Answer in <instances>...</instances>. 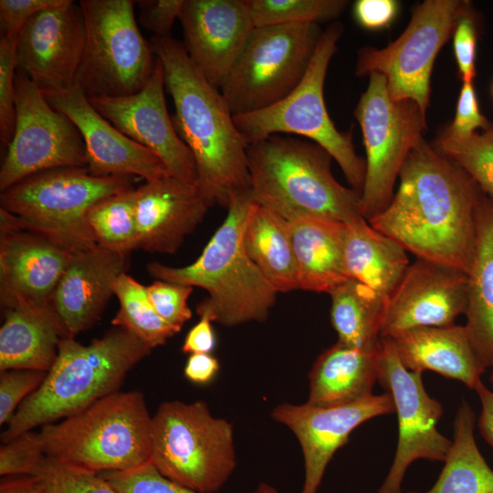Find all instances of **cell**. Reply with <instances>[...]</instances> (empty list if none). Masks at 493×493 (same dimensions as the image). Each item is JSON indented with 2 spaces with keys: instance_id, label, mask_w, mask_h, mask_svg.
<instances>
[{
  "instance_id": "obj_30",
  "label": "cell",
  "mask_w": 493,
  "mask_h": 493,
  "mask_svg": "<svg viewBox=\"0 0 493 493\" xmlns=\"http://www.w3.org/2000/svg\"><path fill=\"white\" fill-rule=\"evenodd\" d=\"M344 263L349 278L368 287L384 304L410 265L407 251L365 219L347 224Z\"/></svg>"
},
{
  "instance_id": "obj_34",
  "label": "cell",
  "mask_w": 493,
  "mask_h": 493,
  "mask_svg": "<svg viewBox=\"0 0 493 493\" xmlns=\"http://www.w3.org/2000/svg\"><path fill=\"white\" fill-rule=\"evenodd\" d=\"M114 295L120 308L111 324L130 331L152 349L164 344L181 330L160 317L151 302L146 287L126 272L118 278Z\"/></svg>"
},
{
  "instance_id": "obj_44",
  "label": "cell",
  "mask_w": 493,
  "mask_h": 493,
  "mask_svg": "<svg viewBox=\"0 0 493 493\" xmlns=\"http://www.w3.org/2000/svg\"><path fill=\"white\" fill-rule=\"evenodd\" d=\"M477 30L471 4L459 17L453 32V47L459 76L463 82L476 77Z\"/></svg>"
},
{
  "instance_id": "obj_25",
  "label": "cell",
  "mask_w": 493,
  "mask_h": 493,
  "mask_svg": "<svg viewBox=\"0 0 493 493\" xmlns=\"http://www.w3.org/2000/svg\"><path fill=\"white\" fill-rule=\"evenodd\" d=\"M390 339V338H389ZM402 364L409 371H433L475 390L486 368L461 325L421 327L391 339Z\"/></svg>"
},
{
  "instance_id": "obj_20",
  "label": "cell",
  "mask_w": 493,
  "mask_h": 493,
  "mask_svg": "<svg viewBox=\"0 0 493 493\" xmlns=\"http://www.w3.org/2000/svg\"><path fill=\"white\" fill-rule=\"evenodd\" d=\"M467 302L466 273L416 258L384 304L380 337L392 339L415 328L455 324L456 317L465 314Z\"/></svg>"
},
{
  "instance_id": "obj_43",
  "label": "cell",
  "mask_w": 493,
  "mask_h": 493,
  "mask_svg": "<svg viewBox=\"0 0 493 493\" xmlns=\"http://www.w3.org/2000/svg\"><path fill=\"white\" fill-rule=\"evenodd\" d=\"M146 288L155 310L170 325L181 330L192 318L188 299L193 287L155 280Z\"/></svg>"
},
{
  "instance_id": "obj_18",
  "label": "cell",
  "mask_w": 493,
  "mask_h": 493,
  "mask_svg": "<svg viewBox=\"0 0 493 493\" xmlns=\"http://www.w3.org/2000/svg\"><path fill=\"white\" fill-rule=\"evenodd\" d=\"M86 40L80 6L71 0L32 16L16 43V71L43 92L75 85Z\"/></svg>"
},
{
  "instance_id": "obj_14",
  "label": "cell",
  "mask_w": 493,
  "mask_h": 493,
  "mask_svg": "<svg viewBox=\"0 0 493 493\" xmlns=\"http://www.w3.org/2000/svg\"><path fill=\"white\" fill-rule=\"evenodd\" d=\"M16 125L0 170L1 192L41 172L87 168L83 137L75 123L53 108L43 91L16 71Z\"/></svg>"
},
{
  "instance_id": "obj_19",
  "label": "cell",
  "mask_w": 493,
  "mask_h": 493,
  "mask_svg": "<svg viewBox=\"0 0 493 493\" xmlns=\"http://www.w3.org/2000/svg\"><path fill=\"white\" fill-rule=\"evenodd\" d=\"M164 88L163 68L157 58L150 79L137 93L89 100L123 134L154 152L172 176L197 184L194 156L173 126L166 107Z\"/></svg>"
},
{
  "instance_id": "obj_49",
  "label": "cell",
  "mask_w": 493,
  "mask_h": 493,
  "mask_svg": "<svg viewBox=\"0 0 493 493\" xmlns=\"http://www.w3.org/2000/svg\"><path fill=\"white\" fill-rule=\"evenodd\" d=\"M216 344L215 335L212 327V321L205 318H200L187 332L182 346L184 353H211Z\"/></svg>"
},
{
  "instance_id": "obj_23",
  "label": "cell",
  "mask_w": 493,
  "mask_h": 493,
  "mask_svg": "<svg viewBox=\"0 0 493 493\" xmlns=\"http://www.w3.org/2000/svg\"><path fill=\"white\" fill-rule=\"evenodd\" d=\"M210 207L197 184L172 175L145 182L135 188L138 248L174 254Z\"/></svg>"
},
{
  "instance_id": "obj_27",
  "label": "cell",
  "mask_w": 493,
  "mask_h": 493,
  "mask_svg": "<svg viewBox=\"0 0 493 493\" xmlns=\"http://www.w3.org/2000/svg\"><path fill=\"white\" fill-rule=\"evenodd\" d=\"M476 242L467 273L465 325L484 367L493 368V198L484 194L477 214Z\"/></svg>"
},
{
  "instance_id": "obj_22",
  "label": "cell",
  "mask_w": 493,
  "mask_h": 493,
  "mask_svg": "<svg viewBox=\"0 0 493 493\" xmlns=\"http://www.w3.org/2000/svg\"><path fill=\"white\" fill-rule=\"evenodd\" d=\"M43 93L48 103L79 130L87 151V168L92 175L137 176L145 182L171 175L154 152L131 140L101 116L77 85Z\"/></svg>"
},
{
  "instance_id": "obj_15",
  "label": "cell",
  "mask_w": 493,
  "mask_h": 493,
  "mask_svg": "<svg viewBox=\"0 0 493 493\" xmlns=\"http://www.w3.org/2000/svg\"><path fill=\"white\" fill-rule=\"evenodd\" d=\"M378 382L393 400L398 419V442L390 470L377 493H402V483L415 460L445 462L453 441L437 429L443 406L425 389L422 372L407 370L393 341L381 338Z\"/></svg>"
},
{
  "instance_id": "obj_35",
  "label": "cell",
  "mask_w": 493,
  "mask_h": 493,
  "mask_svg": "<svg viewBox=\"0 0 493 493\" xmlns=\"http://www.w3.org/2000/svg\"><path fill=\"white\" fill-rule=\"evenodd\" d=\"M87 220L97 245L124 256L138 248L134 187L98 202Z\"/></svg>"
},
{
  "instance_id": "obj_24",
  "label": "cell",
  "mask_w": 493,
  "mask_h": 493,
  "mask_svg": "<svg viewBox=\"0 0 493 493\" xmlns=\"http://www.w3.org/2000/svg\"><path fill=\"white\" fill-rule=\"evenodd\" d=\"M127 257L99 245L73 255L50 299L66 337L75 338L100 319Z\"/></svg>"
},
{
  "instance_id": "obj_39",
  "label": "cell",
  "mask_w": 493,
  "mask_h": 493,
  "mask_svg": "<svg viewBox=\"0 0 493 493\" xmlns=\"http://www.w3.org/2000/svg\"><path fill=\"white\" fill-rule=\"evenodd\" d=\"M100 474L118 493H199L163 476L152 461L131 469Z\"/></svg>"
},
{
  "instance_id": "obj_41",
  "label": "cell",
  "mask_w": 493,
  "mask_h": 493,
  "mask_svg": "<svg viewBox=\"0 0 493 493\" xmlns=\"http://www.w3.org/2000/svg\"><path fill=\"white\" fill-rule=\"evenodd\" d=\"M47 456L40 432L22 433L0 446L2 477L32 475Z\"/></svg>"
},
{
  "instance_id": "obj_7",
  "label": "cell",
  "mask_w": 493,
  "mask_h": 493,
  "mask_svg": "<svg viewBox=\"0 0 493 493\" xmlns=\"http://www.w3.org/2000/svg\"><path fill=\"white\" fill-rule=\"evenodd\" d=\"M343 33L339 21L322 32L309 67L299 86L285 99L261 110L235 115L246 146L271 135H299L326 150L341 167L350 186L362 194L365 159L354 149L351 131H340L324 101V82L330 59Z\"/></svg>"
},
{
  "instance_id": "obj_52",
  "label": "cell",
  "mask_w": 493,
  "mask_h": 493,
  "mask_svg": "<svg viewBox=\"0 0 493 493\" xmlns=\"http://www.w3.org/2000/svg\"><path fill=\"white\" fill-rule=\"evenodd\" d=\"M0 493H42L34 476L4 477L0 481Z\"/></svg>"
},
{
  "instance_id": "obj_33",
  "label": "cell",
  "mask_w": 493,
  "mask_h": 493,
  "mask_svg": "<svg viewBox=\"0 0 493 493\" xmlns=\"http://www.w3.org/2000/svg\"><path fill=\"white\" fill-rule=\"evenodd\" d=\"M330 295V320L338 341L360 351H378L384 302L368 287L352 278Z\"/></svg>"
},
{
  "instance_id": "obj_37",
  "label": "cell",
  "mask_w": 493,
  "mask_h": 493,
  "mask_svg": "<svg viewBox=\"0 0 493 493\" xmlns=\"http://www.w3.org/2000/svg\"><path fill=\"white\" fill-rule=\"evenodd\" d=\"M255 26L332 21L345 10L344 0H249Z\"/></svg>"
},
{
  "instance_id": "obj_5",
  "label": "cell",
  "mask_w": 493,
  "mask_h": 493,
  "mask_svg": "<svg viewBox=\"0 0 493 493\" xmlns=\"http://www.w3.org/2000/svg\"><path fill=\"white\" fill-rule=\"evenodd\" d=\"M253 203L288 219L320 215L346 224L364 219L361 194L341 185L331 155L319 144L275 134L246 148Z\"/></svg>"
},
{
  "instance_id": "obj_46",
  "label": "cell",
  "mask_w": 493,
  "mask_h": 493,
  "mask_svg": "<svg viewBox=\"0 0 493 493\" xmlns=\"http://www.w3.org/2000/svg\"><path fill=\"white\" fill-rule=\"evenodd\" d=\"M64 0H1V36L17 38L24 26L36 14L61 5Z\"/></svg>"
},
{
  "instance_id": "obj_12",
  "label": "cell",
  "mask_w": 493,
  "mask_h": 493,
  "mask_svg": "<svg viewBox=\"0 0 493 493\" xmlns=\"http://www.w3.org/2000/svg\"><path fill=\"white\" fill-rule=\"evenodd\" d=\"M365 147V178L360 211L365 220L392 201L393 187L413 149L424 138L425 114L410 100H394L385 78L371 73L366 90L354 109Z\"/></svg>"
},
{
  "instance_id": "obj_17",
  "label": "cell",
  "mask_w": 493,
  "mask_h": 493,
  "mask_svg": "<svg viewBox=\"0 0 493 493\" xmlns=\"http://www.w3.org/2000/svg\"><path fill=\"white\" fill-rule=\"evenodd\" d=\"M74 254L47 236L17 226L0 208L2 310L51 309V297Z\"/></svg>"
},
{
  "instance_id": "obj_48",
  "label": "cell",
  "mask_w": 493,
  "mask_h": 493,
  "mask_svg": "<svg viewBox=\"0 0 493 493\" xmlns=\"http://www.w3.org/2000/svg\"><path fill=\"white\" fill-rule=\"evenodd\" d=\"M399 5L394 0H358L353 14L359 25L366 29H381L395 18Z\"/></svg>"
},
{
  "instance_id": "obj_3",
  "label": "cell",
  "mask_w": 493,
  "mask_h": 493,
  "mask_svg": "<svg viewBox=\"0 0 493 493\" xmlns=\"http://www.w3.org/2000/svg\"><path fill=\"white\" fill-rule=\"evenodd\" d=\"M152 349L130 331L115 327L83 345L62 338L52 368L37 390L17 408L1 434L2 443L37 426L74 414L120 391L128 372Z\"/></svg>"
},
{
  "instance_id": "obj_36",
  "label": "cell",
  "mask_w": 493,
  "mask_h": 493,
  "mask_svg": "<svg viewBox=\"0 0 493 493\" xmlns=\"http://www.w3.org/2000/svg\"><path fill=\"white\" fill-rule=\"evenodd\" d=\"M433 145L493 198V121L486 130L465 139L455 138L442 129Z\"/></svg>"
},
{
  "instance_id": "obj_50",
  "label": "cell",
  "mask_w": 493,
  "mask_h": 493,
  "mask_svg": "<svg viewBox=\"0 0 493 493\" xmlns=\"http://www.w3.org/2000/svg\"><path fill=\"white\" fill-rule=\"evenodd\" d=\"M219 368L218 360L211 353H192L186 361L184 372L190 382L204 385L215 379Z\"/></svg>"
},
{
  "instance_id": "obj_54",
  "label": "cell",
  "mask_w": 493,
  "mask_h": 493,
  "mask_svg": "<svg viewBox=\"0 0 493 493\" xmlns=\"http://www.w3.org/2000/svg\"><path fill=\"white\" fill-rule=\"evenodd\" d=\"M490 383H491V384L493 386V368H492V372L490 374Z\"/></svg>"
},
{
  "instance_id": "obj_53",
  "label": "cell",
  "mask_w": 493,
  "mask_h": 493,
  "mask_svg": "<svg viewBox=\"0 0 493 493\" xmlns=\"http://www.w3.org/2000/svg\"><path fill=\"white\" fill-rule=\"evenodd\" d=\"M254 493H279L277 488L272 487L271 485L262 482L260 483Z\"/></svg>"
},
{
  "instance_id": "obj_47",
  "label": "cell",
  "mask_w": 493,
  "mask_h": 493,
  "mask_svg": "<svg viewBox=\"0 0 493 493\" xmlns=\"http://www.w3.org/2000/svg\"><path fill=\"white\" fill-rule=\"evenodd\" d=\"M184 0H138L139 22L154 37H169Z\"/></svg>"
},
{
  "instance_id": "obj_8",
  "label": "cell",
  "mask_w": 493,
  "mask_h": 493,
  "mask_svg": "<svg viewBox=\"0 0 493 493\" xmlns=\"http://www.w3.org/2000/svg\"><path fill=\"white\" fill-rule=\"evenodd\" d=\"M131 176H95L68 167L33 174L1 192V208L17 226L41 233L72 253L97 245L87 220L98 202L133 188Z\"/></svg>"
},
{
  "instance_id": "obj_9",
  "label": "cell",
  "mask_w": 493,
  "mask_h": 493,
  "mask_svg": "<svg viewBox=\"0 0 493 493\" xmlns=\"http://www.w3.org/2000/svg\"><path fill=\"white\" fill-rule=\"evenodd\" d=\"M151 461L172 481L215 493L236 467L233 425L202 400L163 402L152 415Z\"/></svg>"
},
{
  "instance_id": "obj_55",
  "label": "cell",
  "mask_w": 493,
  "mask_h": 493,
  "mask_svg": "<svg viewBox=\"0 0 493 493\" xmlns=\"http://www.w3.org/2000/svg\"><path fill=\"white\" fill-rule=\"evenodd\" d=\"M492 96H493V85H492Z\"/></svg>"
},
{
  "instance_id": "obj_40",
  "label": "cell",
  "mask_w": 493,
  "mask_h": 493,
  "mask_svg": "<svg viewBox=\"0 0 493 493\" xmlns=\"http://www.w3.org/2000/svg\"><path fill=\"white\" fill-rule=\"evenodd\" d=\"M17 38L0 39V139L8 147L16 125V89Z\"/></svg>"
},
{
  "instance_id": "obj_29",
  "label": "cell",
  "mask_w": 493,
  "mask_h": 493,
  "mask_svg": "<svg viewBox=\"0 0 493 493\" xmlns=\"http://www.w3.org/2000/svg\"><path fill=\"white\" fill-rule=\"evenodd\" d=\"M379 350L360 351L337 341L323 351L309 373V391L306 403L330 406L373 394L372 389L378 381Z\"/></svg>"
},
{
  "instance_id": "obj_2",
  "label": "cell",
  "mask_w": 493,
  "mask_h": 493,
  "mask_svg": "<svg viewBox=\"0 0 493 493\" xmlns=\"http://www.w3.org/2000/svg\"><path fill=\"white\" fill-rule=\"evenodd\" d=\"M150 42L173 100V126L194 156L198 186L210 206L227 209L233 197L251 192L247 146L234 115L221 90L201 74L182 42L170 36H152Z\"/></svg>"
},
{
  "instance_id": "obj_21",
  "label": "cell",
  "mask_w": 493,
  "mask_h": 493,
  "mask_svg": "<svg viewBox=\"0 0 493 493\" xmlns=\"http://www.w3.org/2000/svg\"><path fill=\"white\" fill-rule=\"evenodd\" d=\"M178 19L190 59L220 89L256 27L249 0H184Z\"/></svg>"
},
{
  "instance_id": "obj_1",
  "label": "cell",
  "mask_w": 493,
  "mask_h": 493,
  "mask_svg": "<svg viewBox=\"0 0 493 493\" xmlns=\"http://www.w3.org/2000/svg\"><path fill=\"white\" fill-rule=\"evenodd\" d=\"M399 179L390 204L368 223L416 258L467 275L485 193L424 138L409 154Z\"/></svg>"
},
{
  "instance_id": "obj_10",
  "label": "cell",
  "mask_w": 493,
  "mask_h": 493,
  "mask_svg": "<svg viewBox=\"0 0 493 493\" xmlns=\"http://www.w3.org/2000/svg\"><path fill=\"white\" fill-rule=\"evenodd\" d=\"M86 30L77 85L88 99L123 97L150 79L156 55L137 26L135 1L80 0Z\"/></svg>"
},
{
  "instance_id": "obj_38",
  "label": "cell",
  "mask_w": 493,
  "mask_h": 493,
  "mask_svg": "<svg viewBox=\"0 0 493 493\" xmlns=\"http://www.w3.org/2000/svg\"><path fill=\"white\" fill-rule=\"evenodd\" d=\"M31 476L42 493H118L100 473L47 456Z\"/></svg>"
},
{
  "instance_id": "obj_4",
  "label": "cell",
  "mask_w": 493,
  "mask_h": 493,
  "mask_svg": "<svg viewBox=\"0 0 493 493\" xmlns=\"http://www.w3.org/2000/svg\"><path fill=\"white\" fill-rule=\"evenodd\" d=\"M251 203V193L232 198L226 219L192 264L176 267L152 262L146 267L156 280L206 290L197 315L226 327L265 321L278 294L243 246Z\"/></svg>"
},
{
  "instance_id": "obj_11",
  "label": "cell",
  "mask_w": 493,
  "mask_h": 493,
  "mask_svg": "<svg viewBox=\"0 0 493 493\" xmlns=\"http://www.w3.org/2000/svg\"><path fill=\"white\" fill-rule=\"evenodd\" d=\"M317 24L256 26L220 90L235 115L266 109L301 82L322 35Z\"/></svg>"
},
{
  "instance_id": "obj_32",
  "label": "cell",
  "mask_w": 493,
  "mask_h": 493,
  "mask_svg": "<svg viewBox=\"0 0 493 493\" xmlns=\"http://www.w3.org/2000/svg\"><path fill=\"white\" fill-rule=\"evenodd\" d=\"M475 422L473 409L463 401L453 422V444L445 466L435 485L425 493H493V469L477 446Z\"/></svg>"
},
{
  "instance_id": "obj_16",
  "label": "cell",
  "mask_w": 493,
  "mask_h": 493,
  "mask_svg": "<svg viewBox=\"0 0 493 493\" xmlns=\"http://www.w3.org/2000/svg\"><path fill=\"white\" fill-rule=\"evenodd\" d=\"M392 413H394L393 400L387 392L330 406L308 403L277 405L271 417L287 426L301 447L304 480L300 493H318L330 461L349 442L353 430L373 417Z\"/></svg>"
},
{
  "instance_id": "obj_26",
  "label": "cell",
  "mask_w": 493,
  "mask_h": 493,
  "mask_svg": "<svg viewBox=\"0 0 493 493\" xmlns=\"http://www.w3.org/2000/svg\"><path fill=\"white\" fill-rule=\"evenodd\" d=\"M297 263L299 289L332 293L349 279L344 263L347 224L320 215L287 219Z\"/></svg>"
},
{
  "instance_id": "obj_31",
  "label": "cell",
  "mask_w": 493,
  "mask_h": 493,
  "mask_svg": "<svg viewBox=\"0 0 493 493\" xmlns=\"http://www.w3.org/2000/svg\"><path fill=\"white\" fill-rule=\"evenodd\" d=\"M243 246L278 293L299 289L297 263L286 218L252 202L243 231Z\"/></svg>"
},
{
  "instance_id": "obj_13",
  "label": "cell",
  "mask_w": 493,
  "mask_h": 493,
  "mask_svg": "<svg viewBox=\"0 0 493 493\" xmlns=\"http://www.w3.org/2000/svg\"><path fill=\"white\" fill-rule=\"evenodd\" d=\"M469 5L462 0H425L413 11L406 28L394 41L383 48L359 49L356 76L382 74L394 100H413L425 114L435 59Z\"/></svg>"
},
{
  "instance_id": "obj_45",
  "label": "cell",
  "mask_w": 493,
  "mask_h": 493,
  "mask_svg": "<svg viewBox=\"0 0 493 493\" xmlns=\"http://www.w3.org/2000/svg\"><path fill=\"white\" fill-rule=\"evenodd\" d=\"M490 121L480 112L473 82H463L453 121L443 130L457 138H468L478 129L486 130Z\"/></svg>"
},
{
  "instance_id": "obj_51",
  "label": "cell",
  "mask_w": 493,
  "mask_h": 493,
  "mask_svg": "<svg viewBox=\"0 0 493 493\" xmlns=\"http://www.w3.org/2000/svg\"><path fill=\"white\" fill-rule=\"evenodd\" d=\"M481 404L477 420L480 435L493 447V391L481 383L475 389Z\"/></svg>"
},
{
  "instance_id": "obj_6",
  "label": "cell",
  "mask_w": 493,
  "mask_h": 493,
  "mask_svg": "<svg viewBox=\"0 0 493 493\" xmlns=\"http://www.w3.org/2000/svg\"><path fill=\"white\" fill-rule=\"evenodd\" d=\"M152 421L142 392L118 391L39 432L47 456L98 473L123 471L151 461Z\"/></svg>"
},
{
  "instance_id": "obj_28",
  "label": "cell",
  "mask_w": 493,
  "mask_h": 493,
  "mask_svg": "<svg viewBox=\"0 0 493 493\" xmlns=\"http://www.w3.org/2000/svg\"><path fill=\"white\" fill-rule=\"evenodd\" d=\"M4 310L0 328V371L48 372L65 332L51 309L16 307Z\"/></svg>"
},
{
  "instance_id": "obj_42",
  "label": "cell",
  "mask_w": 493,
  "mask_h": 493,
  "mask_svg": "<svg viewBox=\"0 0 493 493\" xmlns=\"http://www.w3.org/2000/svg\"><path fill=\"white\" fill-rule=\"evenodd\" d=\"M47 372L29 369L0 371V425L7 424L19 405L39 386Z\"/></svg>"
}]
</instances>
